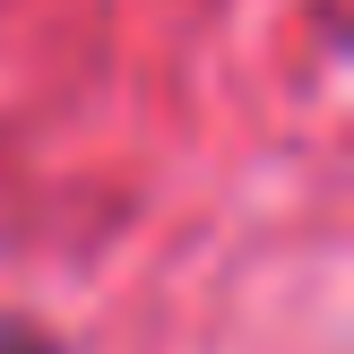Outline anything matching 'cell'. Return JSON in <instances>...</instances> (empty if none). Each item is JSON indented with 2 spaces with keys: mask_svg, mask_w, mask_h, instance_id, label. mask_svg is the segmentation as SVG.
Wrapping results in <instances>:
<instances>
[{
  "mask_svg": "<svg viewBox=\"0 0 354 354\" xmlns=\"http://www.w3.org/2000/svg\"><path fill=\"white\" fill-rule=\"evenodd\" d=\"M0 354H61V346L44 328H26V320H0Z\"/></svg>",
  "mask_w": 354,
  "mask_h": 354,
  "instance_id": "cell-1",
  "label": "cell"
}]
</instances>
